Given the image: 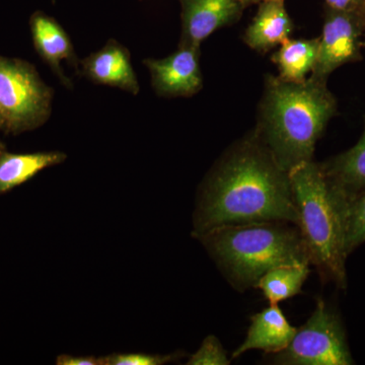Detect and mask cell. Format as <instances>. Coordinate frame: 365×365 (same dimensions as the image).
I'll return each mask as SVG.
<instances>
[{"label":"cell","instance_id":"cell-16","mask_svg":"<svg viewBox=\"0 0 365 365\" xmlns=\"http://www.w3.org/2000/svg\"><path fill=\"white\" fill-rule=\"evenodd\" d=\"M328 177L348 198L365 190V129L359 143L349 150L322 163Z\"/></svg>","mask_w":365,"mask_h":365},{"label":"cell","instance_id":"cell-4","mask_svg":"<svg viewBox=\"0 0 365 365\" xmlns=\"http://www.w3.org/2000/svg\"><path fill=\"white\" fill-rule=\"evenodd\" d=\"M235 289L256 288L262 276L281 265H311L299 228L268 222L216 227L199 237Z\"/></svg>","mask_w":365,"mask_h":365},{"label":"cell","instance_id":"cell-3","mask_svg":"<svg viewBox=\"0 0 365 365\" xmlns=\"http://www.w3.org/2000/svg\"><path fill=\"white\" fill-rule=\"evenodd\" d=\"M300 234L311 265L324 281L347 287L346 250L350 199L326 174L323 165L307 162L289 173Z\"/></svg>","mask_w":365,"mask_h":365},{"label":"cell","instance_id":"cell-21","mask_svg":"<svg viewBox=\"0 0 365 365\" xmlns=\"http://www.w3.org/2000/svg\"><path fill=\"white\" fill-rule=\"evenodd\" d=\"M327 7L334 11L364 14L365 0H326Z\"/></svg>","mask_w":365,"mask_h":365},{"label":"cell","instance_id":"cell-22","mask_svg":"<svg viewBox=\"0 0 365 365\" xmlns=\"http://www.w3.org/2000/svg\"><path fill=\"white\" fill-rule=\"evenodd\" d=\"M59 365H98L103 364V359H93V357H76L62 355L57 359Z\"/></svg>","mask_w":365,"mask_h":365},{"label":"cell","instance_id":"cell-6","mask_svg":"<svg viewBox=\"0 0 365 365\" xmlns=\"http://www.w3.org/2000/svg\"><path fill=\"white\" fill-rule=\"evenodd\" d=\"M281 365H351L354 364L342 322L324 300L319 299L314 313L297 329L294 339L275 354Z\"/></svg>","mask_w":365,"mask_h":365},{"label":"cell","instance_id":"cell-17","mask_svg":"<svg viewBox=\"0 0 365 365\" xmlns=\"http://www.w3.org/2000/svg\"><path fill=\"white\" fill-rule=\"evenodd\" d=\"M309 272L307 264L277 266L262 276L256 288L262 290L269 304H278L302 292Z\"/></svg>","mask_w":365,"mask_h":365},{"label":"cell","instance_id":"cell-1","mask_svg":"<svg viewBox=\"0 0 365 365\" xmlns=\"http://www.w3.org/2000/svg\"><path fill=\"white\" fill-rule=\"evenodd\" d=\"M282 222L297 227L289 174L256 134L227 151L204 182L194 216V237L225 225Z\"/></svg>","mask_w":365,"mask_h":365},{"label":"cell","instance_id":"cell-24","mask_svg":"<svg viewBox=\"0 0 365 365\" xmlns=\"http://www.w3.org/2000/svg\"><path fill=\"white\" fill-rule=\"evenodd\" d=\"M0 128H4V122L2 119L1 115H0Z\"/></svg>","mask_w":365,"mask_h":365},{"label":"cell","instance_id":"cell-13","mask_svg":"<svg viewBox=\"0 0 365 365\" xmlns=\"http://www.w3.org/2000/svg\"><path fill=\"white\" fill-rule=\"evenodd\" d=\"M259 4L260 6L245 33L244 40L255 51L266 53L290 39L294 26L284 0H267Z\"/></svg>","mask_w":365,"mask_h":365},{"label":"cell","instance_id":"cell-20","mask_svg":"<svg viewBox=\"0 0 365 365\" xmlns=\"http://www.w3.org/2000/svg\"><path fill=\"white\" fill-rule=\"evenodd\" d=\"M172 356L148 354H116L103 359L107 365H160L169 362Z\"/></svg>","mask_w":365,"mask_h":365},{"label":"cell","instance_id":"cell-7","mask_svg":"<svg viewBox=\"0 0 365 365\" xmlns=\"http://www.w3.org/2000/svg\"><path fill=\"white\" fill-rule=\"evenodd\" d=\"M364 28V14L334 11L326 6L318 59L312 78L327 81L338 67L361 59L360 38Z\"/></svg>","mask_w":365,"mask_h":365},{"label":"cell","instance_id":"cell-23","mask_svg":"<svg viewBox=\"0 0 365 365\" xmlns=\"http://www.w3.org/2000/svg\"><path fill=\"white\" fill-rule=\"evenodd\" d=\"M240 1H241L242 6L246 9L252 4H261V2L267 1V0H240Z\"/></svg>","mask_w":365,"mask_h":365},{"label":"cell","instance_id":"cell-5","mask_svg":"<svg viewBox=\"0 0 365 365\" xmlns=\"http://www.w3.org/2000/svg\"><path fill=\"white\" fill-rule=\"evenodd\" d=\"M54 91L28 62L0 55V115L6 130L41 126L51 116Z\"/></svg>","mask_w":365,"mask_h":365},{"label":"cell","instance_id":"cell-18","mask_svg":"<svg viewBox=\"0 0 365 365\" xmlns=\"http://www.w3.org/2000/svg\"><path fill=\"white\" fill-rule=\"evenodd\" d=\"M365 242V190L352 197L348 207L346 250L348 256Z\"/></svg>","mask_w":365,"mask_h":365},{"label":"cell","instance_id":"cell-19","mask_svg":"<svg viewBox=\"0 0 365 365\" xmlns=\"http://www.w3.org/2000/svg\"><path fill=\"white\" fill-rule=\"evenodd\" d=\"M188 364L228 365L230 364V360L220 341L215 336L210 335L203 341L200 349L192 355Z\"/></svg>","mask_w":365,"mask_h":365},{"label":"cell","instance_id":"cell-12","mask_svg":"<svg viewBox=\"0 0 365 365\" xmlns=\"http://www.w3.org/2000/svg\"><path fill=\"white\" fill-rule=\"evenodd\" d=\"M297 330L290 325L278 304H270L252 317L246 340L235 350L232 359L253 349L277 354L289 345Z\"/></svg>","mask_w":365,"mask_h":365},{"label":"cell","instance_id":"cell-10","mask_svg":"<svg viewBox=\"0 0 365 365\" xmlns=\"http://www.w3.org/2000/svg\"><path fill=\"white\" fill-rule=\"evenodd\" d=\"M180 45L200 47L218 29L239 20L245 7L240 0H181Z\"/></svg>","mask_w":365,"mask_h":365},{"label":"cell","instance_id":"cell-9","mask_svg":"<svg viewBox=\"0 0 365 365\" xmlns=\"http://www.w3.org/2000/svg\"><path fill=\"white\" fill-rule=\"evenodd\" d=\"M79 73L96 85L108 86L137 96L138 79L131 63L129 50L115 39L79 61Z\"/></svg>","mask_w":365,"mask_h":365},{"label":"cell","instance_id":"cell-14","mask_svg":"<svg viewBox=\"0 0 365 365\" xmlns=\"http://www.w3.org/2000/svg\"><path fill=\"white\" fill-rule=\"evenodd\" d=\"M66 155L59 151L49 153H4L0 155V193L32 179L41 170L59 165Z\"/></svg>","mask_w":365,"mask_h":365},{"label":"cell","instance_id":"cell-15","mask_svg":"<svg viewBox=\"0 0 365 365\" xmlns=\"http://www.w3.org/2000/svg\"><path fill=\"white\" fill-rule=\"evenodd\" d=\"M319 53L317 39H288L274 53L272 61L278 67L279 78L290 83H302L312 74Z\"/></svg>","mask_w":365,"mask_h":365},{"label":"cell","instance_id":"cell-25","mask_svg":"<svg viewBox=\"0 0 365 365\" xmlns=\"http://www.w3.org/2000/svg\"><path fill=\"white\" fill-rule=\"evenodd\" d=\"M0 146H1V145H0Z\"/></svg>","mask_w":365,"mask_h":365},{"label":"cell","instance_id":"cell-11","mask_svg":"<svg viewBox=\"0 0 365 365\" xmlns=\"http://www.w3.org/2000/svg\"><path fill=\"white\" fill-rule=\"evenodd\" d=\"M31 32L38 54L49 66L61 85L72 88V81L67 78L62 62H68L79 71V61L68 34L58 21L38 11L31 18Z\"/></svg>","mask_w":365,"mask_h":365},{"label":"cell","instance_id":"cell-2","mask_svg":"<svg viewBox=\"0 0 365 365\" xmlns=\"http://www.w3.org/2000/svg\"><path fill=\"white\" fill-rule=\"evenodd\" d=\"M326 81L309 76L290 83L272 76L266 81L254 133L287 173L313 160L316 144L337 111Z\"/></svg>","mask_w":365,"mask_h":365},{"label":"cell","instance_id":"cell-8","mask_svg":"<svg viewBox=\"0 0 365 365\" xmlns=\"http://www.w3.org/2000/svg\"><path fill=\"white\" fill-rule=\"evenodd\" d=\"M200 47L179 45V49L163 59L143 61L150 71L151 86L160 97H192L202 88Z\"/></svg>","mask_w":365,"mask_h":365}]
</instances>
